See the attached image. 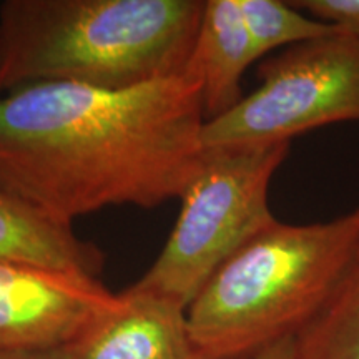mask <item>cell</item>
Returning a JSON list of instances; mask_svg holds the SVG:
<instances>
[{"label": "cell", "instance_id": "cell-1", "mask_svg": "<svg viewBox=\"0 0 359 359\" xmlns=\"http://www.w3.org/2000/svg\"><path fill=\"white\" fill-rule=\"evenodd\" d=\"M206 122L190 75L107 90L40 82L0 92V188L58 222L180 198Z\"/></svg>", "mask_w": 359, "mask_h": 359}, {"label": "cell", "instance_id": "cell-2", "mask_svg": "<svg viewBox=\"0 0 359 359\" xmlns=\"http://www.w3.org/2000/svg\"><path fill=\"white\" fill-rule=\"evenodd\" d=\"M205 0H6L0 92L40 82L123 90L185 75Z\"/></svg>", "mask_w": 359, "mask_h": 359}, {"label": "cell", "instance_id": "cell-3", "mask_svg": "<svg viewBox=\"0 0 359 359\" xmlns=\"http://www.w3.org/2000/svg\"><path fill=\"white\" fill-rule=\"evenodd\" d=\"M359 248V203L326 222L280 219L228 259L187 308L203 359H238L296 336Z\"/></svg>", "mask_w": 359, "mask_h": 359}, {"label": "cell", "instance_id": "cell-4", "mask_svg": "<svg viewBox=\"0 0 359 359\" xmlns=\"http://www.w3.org/2000/svg\"><path fill=\"white\" fill-rule=\"evenodd\" d=\"M290 147L201 150L167 243L133 285L190 306L233 255L278 219L269 187Z\"/></svg>", "mask_w": 359, "mask_h": 359}, {"label": "cell", "instance_id": "cell-5", "mask_svg": "<svg viewBox=\"0 0 359 359\" xmlns=\"http://www.w3.org/2000/svg\"><path fill=\"white\" fill-rule=\"evenodd\" d=\"M259 85L205 122L201 150L291 143L341 122H359V37L338 29L285 48L258 67Z\"/></svg>", "mask_w": 359, "mask_h": 359}, {"label": "cell", "instance_id": "cell-6", "mask_svg": "<svg viewBox=\"0 0 359 359\" xmlns=\"http://www.w3.org/2000/svg\"><path fill=\"white\" fill-rule=\"evenodd\" d=\"M120 304L98 278L0 259V351L75 346Z\"/></svg>", "mask_w": 359, "mask_h": 359}, {"label": "cell", "instance_id": "cell-7", "mask_svg": "<svg viewBox=\"0 0 359 359\" xmlns=\"http://www.w3.org/2000/svg\"><path fill=\"white\" fill-rule=\"evenodd\" d=\"M120 296L118 309L75 344L77 359H203L185 306L135 285Z\"/></svg>", "mask_w": 359, "mask_h": 359}, {"label": "cell", "instance_id": "cell-8", "mask_svg": "<svg viewBox=\"0 0 359 359\" xmlns=\"http://www.w3.org/2000/svg\"><path fill=\"white\" fill-rule=\"evenodd\" d=\"M258 62L238 0H205L187 75L200 85L206 122L243 98L246 70Z\"/></svg>", "mask_w": 359, "mask_h": 359}, {"label": "cell", "instance_id": "cell-9", "mask_svg": "<svg viewBox=\"0 0 359 359\" xmlns=\"http://www.w3.org/2000/svg\"><path fill=\"white\" fill-rule=\"evenodd\" d=\"M0 259L98 278L103 251L58 222L0 188Z\"/></svg>", "mask_w": 359, "mask_h": 359}, {"label": "cell", "instance_id": "cell-10", "mask_svg": "<svg viewBox=\"0 0 359 359\" xmlns=\"http://www.w3.org/2000/svg\"><path fill=\"white\" fill-rule=\"evenodd\" d=\"M294 341L298 359H359V248Z\"/></svg>", "mask_w": 359, "mask_h": 359}, {"label": "cell", "instance_id": "cell-11", "mask_svg": "<svg viewBox=\"0 0 359 359\" xmlns=\"http://www.w3.org/2000/svg\"><path fill=\"white\" fill-rule=\"evenodd\" d=\"M241 15L259 60L268 53L326 37L338 27L326 24L278 0H238Z\"/></svg>", "mask_w": 359, "mask_h": 359}, {"label": "cell", "instance_id": "cell-12", "mask_svg": "<svg viewBox=\"0 0 359 359\" xmlns=\"http://www.w3.org/2000/svg\"><path fill=\"white\" fill-rule=\"evenodd\" d=\"M291 6L359 37V0H299Z\"/></svg>", "mask_w": 359, "mask_h": 359}, {"label": "cell", "instance_id": "cell-13", "mask_svg": "<svg viewBox=\"0 0 359 359\" xmlns=\"http://www.w3.org/2000/svg\"><path fill=\"white\" fill-rule=\"evenodd\" d=\"M238 359H298L294 336L275 341V343L268 344V346L258 349V351L251 353L248 356Z\"/></svg>", "mask_w": 359, "mask_h": 359}, {"label": "cell", "instance_id": "cell-14", "mask_svg": "<svg viewBox=\"0 0 359 359\" xmlns=\"http://www.w3.org/2000/svg\"><path fill=\"white\" fill-rule=\"evenodd\" d=\"M0 359H77L74 346L52 351H0Z\"/></svg>", "mask_w": 359, "mask_h": 359}]
</instances>
